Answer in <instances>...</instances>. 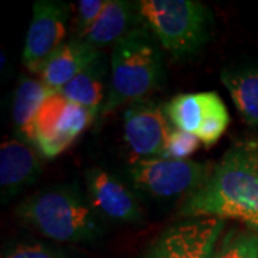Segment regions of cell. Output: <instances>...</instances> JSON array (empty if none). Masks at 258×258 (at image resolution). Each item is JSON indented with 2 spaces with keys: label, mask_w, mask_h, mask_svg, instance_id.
I'll return each instance as SVG.
<instances>
[{
  "label": "cell",
  "mask_w": 258,
  "mask_h": 258,
  "mask_svg": "<svg viewBox=\"0 0 258 258\" xmlns=\"http://www.w3.org/2000/svg\"><path fill=\"white\" fill-rule=\"evenodd\" d=\"M30 228L56 242H92L103 232L102 218L78 184H62L30 195L16 208Z\"/></svg>",
  "instance_id": "obj_2"
},
{
  "label": "cell",
  "mask_w": 258,
  "mask_h": 258,
  "mask_svg": "<svg viewBox=\"0 0 258 258\" xmlns=\"http://www.w3.org/2000/svg\"><path fill=\"white\" fill-rule=\"evenodd\" d=\"M141 20L138 3L129 0H109V5L98 20L76 39H81L96 49L115 45L134 30Z\"/></svg>",
  "instance_id": "obj_13"
},
{
  "label": "cell",
  "mask_w": 258,
  "mask_h": 258,
  "mask_svg": "<svg viewBox=\"0 0 258 258\" xmlns=\"http://www.w3.org/2000/svg\"><path fill=\"white\" fill-rule=\"evenodd\" d=\"M220 79L242 120L258 128V62L225 66Z\"/></svg>",
  "instance_id": "obj_14"
},
{
  "label": "cell",
  "mask_w": 258,
  "mask_h": 258,
  "mask_svg": "<svg viewBox=\"0 0 258 258\" xmlns=\"http://www.w3.org/2000/svg\"><path fill=\"white\" fill-rule=\"evenodd\" d=\"M165 106L152 99L132 102L123 112V139L131 154L138 159L164 155L171 129Z\"/></svg>",
  "instance_id": "obj_9"
},
{
  "label": "cell",
  "mask_w": 258,
  "mask_h": 258,
  "mask_svg": "<svg viewBox=\"0 0 258 258\" xmlns=\"http://www.w3.org/2000/svg\"><path fill=\"white\" fill-rule=\"evenodd\" d=\"M212 258H258V232L230 231L220 240Z\"/></svg>",
  "instance_id": "obj_18"
},
{
  "label": "cell",
  "mask_w": 258,
  "mask_h": 258,
  "mask_svg": "<svg viewBox=\"0 0 258 258\" xmlns=\"http://www.w3.org/2000/svg\"><path fill=\"white\" fill-rule=\"evenodd\" d=\"M171 123L192 134L207 148L217 144L230 125V113L217 92L181 93L165 105Z\"/></svg>",
  "instance_id": "obj_6"
},
{
  "label": "cell",
  "mask_w": 258,
  "mask_h": 258,
  "mask_svg": "<svg viewBox=\"0 0 258 258\" xmlns=\"http://www.w3.org/2000/svg\"><path fill=\"white\" fill-rule=\"evenodd\" d=\"M224 228L221 218H186L164 231L145 258H212Z\"/></svg>",
  "instance_id": "obj_7"
},
{
  "label": "cell",
  "mask_w": 258,
  "mask_h": 258,
  "mask_svg": "<svg viewBox=\"0 0 258 258\" xmlns=\"http://www.w3.org/2000/svg\"><path fill=\"white\" fill-rule=\"evenodd\" d=\"M162 53L148 28H135L118 40L111 55L109 92L103 115L122 105L148 99L165 81Z\"/></svg>",
  "instance_id": "obj_3"
},
{
  "label": "cell",
  "mask_w": 258,
  "mask_h": 258,
  "mask_svg": "<svg viewBox=\"0 0 258 258\" xmlns=\"http://www.w3.org/2000/svg\"><path fill=\"white\" fill-rule=\"evenodd\" d=\"M101 56L99 49L75 37L64 42L47 57L39 75L49 89L59 92Z\"/></svg>",
  "instance_id": "obj_12"
},
{
  "label": "cell",
  "mask_w": 258,
  "mask_h": 258,
  "mask_svg": "<svg viewBox=\"0 0 258 258\" xmlns=\"http://www.w3.org/2000/svg\"><path fill=\"white\" fill-rule=\"evenodd\" d=\"M42 174V164L36 148L19 138L6 139L0 147V195L2 203L32 186Z\"/></svg>",
  "instance_id": "obj_11"
},
{
  "label": "cell",
  "mask_w": 258,
  "mask_h": 258,
  "mask_svg": "<svg viewBox=\"0 0 258 258\" xmlns=\"http://www.w3.org/2000/svg\"><path fill=\"white\" fill-rule=\"evenodd\" d=\"M212 171L191 159L158 157L138 159L128 166V179L137 192L157 201H172L197 192Z\"/></svg>",
  "instance_id": "obj_5"
},
{
  "label": "cell",
  "mask_w": 258,
  "mask_h": 258,
  "mask_svg": "<svg viewBox=\"0 0 258 258\" xmlns=\"http://www.w3.org/2000/svg\"><path fill=\"white\" fill-rule=\"evenodd\" d=\"M88 200L102 220L113 224H135L142 220V210L135 191L118 176L92 166L85 172Z\"/></svg>",
  "instance_id": "obj_10"
},
{
  "label": "cell",
  "mask_w": 258,
  "mask_h": 258,
  "mask_svg": "<svg viewBox=\"0 0 258 258\" xmlns=\"http://www.w3.org/2000/svg\"><path fill=\"white\" fill-rule=\"evenodd\" d=\"M109 5V0H81L76 6V37L92 26Z\"/></svg>",
  "instance_id": "obj_21"
},
{
  "label": "cell",
  "mask_w": 258,
  "mask_h": 258,
  "mask_svg": "<svg viewBox=\"0 0 258 258\" xmlns=\"http://www.w3.org/2000/svg\"><path fill=\"white\" fill-rule=\"evenodd\" d=\"M2 258H68L63 249L45 242L19 241L3 248Z\"/></svg>",
  "instance_id": "obj_19"
},
{
  "label": "cell",
  "mask_w": 258,
  "mask_h": 258,
  "mask_svg": "<svg viewBox=\"0 0 258 258\" xmlns=\"http://www.w3.org/2000/svg\"><path fill=\"white\" fill-rule=\"evenodd\" d=\"M139 15L145 28L175 59L198 55L210 42L214 16L195 0H141Z\"/></svg>",
  "instance_id": "obj_4"
},
{
  "label": "cell",
  "mask_w": 258,
  "mask_h": 258,
  "mask_svg": "<svg viewBox=\"0 0 258 258\" xmlns=\"http://www.w3.org/2000/svg\"><path fill=\"white\" fill-rule=\"evenodd\" d=\"M106 83L109 85L108 66L101 56L63 86L59 93L69 102L88 108L98 116V113L102 112L109 92V86H106Z\"/></svg>",
  "instance_id": "obj_16"
},
{
  "label": "cell",
  "mask_w": 258,
  "mask_h": 258,
  "mask_svg": "<svg viewBox=\"0 0 258 258\" xmlns=\"http://www.w3.org/2000/svg\"><path fill=\"white\" fill-rule=\"evenodd\" d=\"M56 93L40 81L20 75L12 98V122L18 138L33 147L35 119L42 103Z\"/></svg>",
  "instance_id": "obj_15"
},
{
  "label": "cell",
  "mask_w": 258,
  "mask_h": 258,
  "mask_svg": "<svg viewBox=\"0 0 258 258\" xmlns=\"http://www.w3.org/2000/svg\"><path fill=\"white\" fill-rule=\"evenodd\" d=\"M71 6L60 0H40L33 5L22 62L32 74H40L47 57L64 42Z\"/></svg>",
  "instance_id": "obj_8"
},
{
  "label": "cell",
  "mask_w": 258,
  "mask_h": 258,
  "mask_svg": "<svg viewBox=\"0 0 258 258\" xmlns=\"http://www.w3.org/2000/svg\"><path fill=\"white\" fill-rule=\"evenodd\" d=\"M186 218L215 217L247 224L258 232V147H232L207 182L181 208Z\"/></svg>",
  "instance_id": "obj_1"
},
{
  "label": "cell",
  "mask_w": 258,
  "mask_h": 258,
  "mask_svg": "<svg viewBox=\"0 0 258 258\" xmlns=\"http://www.w3.org/2000/svg\"><path fill=\"white\" fill-rule=\"evenodd\" d=\"M200 147H201V141L195 135L176 128L171 129L166 138L162 157L169 159H188L198 151Z\"/></svg>",
  "instance_id": "obj_20"
},
{
  "label": "cell",
  "mask_w": 258,
  "mask_h": 258,
  "mask_svg": "<svg viewBox=\"0 0 258 258\" xmlns=\"http://www.w3.org/2000/svg\"><path fill=\"white\" fill-rule=\"evenodd\" d=\"M69 101L63 98L59 92L50 95L42 103L40 109L37 112L35 119V138H33V147L36 148L39 144L45 142L55 134L59 122L63 116L64 109Z\"/></svg>",
  "instance_id": "obj_17"
}]
</instances>
